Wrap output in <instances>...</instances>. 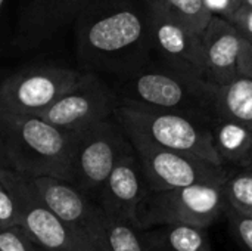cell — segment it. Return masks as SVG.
Returning <instances> with one entry per match:
<instances>
[{"mask_svg":"<svg viewBox=\"0 0 252 251\" xmlns=\"http://www.w3.org/2000/svg\"><path fill=\"white\" fill-rule=\"evenodd\" d=\"M72 25L81 72L112 81L139 71L152 59L142 0H94Z\"/></svg>","mask_w":252,"mask_h":251,"instance_id":"cell-1","label":"cell"},{"mask_svg":"<svg viewBox=\"0 0 252 251\" xmlns=\"http://www.w3.org/2000/svg\"><path fill=\"white\" fill-rule=\"evenodd\" d=\"M118 105H136L188 117L202 126L217 118L211 102V84L151 59L139 71L109 81Z\"/></svg>","mask_w":252,"mask_h":251,"instance_id":"cell-2","label":"cell"},{"mask_svg":"<svg viewBox=\"0 0 252 251\" xmlns=\"http://www.w3.org/2000/svg\"><path fill=\"white\" fill-rule=\"evenodd\" d=\"M0 136L12 172L69 182L75 133L63 132L37 115L0 114Z\"/></svg>","mask_w":252,"mask_h":251,"instance_id":"cell-3","label":"cell"},{"mask_svg":"<svg viewBox=\"0 0 252 251\" xmlns=\"http://www.w3.org/2000/svg\"><path fill=\"white\" fill-rule=\"evenodd\" d=\"M114 118L128 138H137L158 148L190 154L216 166H223L214 151L210 129L188 117L120 104L115 108Z\"/></svg>","mask_w":252,"mask_h":251,"instance_id":"cell-4","label":"cell"},{"mask_svg":"<svg viewBox=\"0 0 252 251\" xmlns=\"http://www.w3.org/2000/svg\"><path fill=\"white\" fill-rule=\"evenodd\" d=\"M84 72L58 62H32L0 75V114L38 115Z\"/></svg>","mask_w":252,"mask_h":251,"instance_id":"cell-5","label":"cell"},{"mask_svg":"<svg viewBox=\"0 0 252 251\" xmlns=\"http://www.w3.org/2000/svg\"><path fill=\"white\" fill-rule=\"evenodd\" d=\"M226 203L221 185H190L167 191H148L139 206L140 231L162 225L210 228L223 217Z\"/></svg>","mask_w":252,"mask_h":251,"instance_id":"cell-6","label":"cell"},{"mask_svg":"<svg viewBox=\"0 0 252 251\" xmlns=\"http://www.w3.org/2000/svg\"><path fill=\"white\" fill-rule=\"evenodd\" d=\"M133 151L131 142L114 117L77 132L69 183L94 201L115 166Z\"/></svg>","mask_w":252,"mask_h":251,"instance_id":"cell-7","label":"cell"},{"mask_svg":"<svg viewBox=\"0 0 252 251\" xmlns=\"http://www.w3.org/2000/svg\"><path fill=\"white\" fill-rule=\"evenodd\" d=\"M0 182L7 188L16 203L21 229L38 249L46 251H100L87 237L53 215L37 197L25 176L9 172Z\"/></svg>","mask_w":252,"mask_h":251,"instance_id":"cell-8","label":"cell"},{"mask_svg":"<svg viewBox=\"0 0 252 251\" xmlns=\"http://www.w3.org/2000/svg\"><path fill=\"white\" fill-rule=\"evenodd\" d=\"M128 141L140 161L149 191H167L190 185H223L233 172V169L216 166L190 154L158 148L137 138H128Z\"/></svg>","mask_w":252,"mask_h":251,"instance_id":"cell-9","label":"cell"},{"mask_svg":"<svg viewBox=\"0 0 252 251\" xmlns=\"http://www.w3.org/2000/svg\"><path fill=\"white\" fill-rule=\"evenodd\" d=\"M118 105L108 80L84 72L83 78L37 117L46 123L77 133L114 117Z\"/></svg>","mask_w":252,"mask_h":251,"instance_id":"cell-10","label":"cell"},{"mask_svg":"<svg viewBox=\"0 0 252 251\" xmlns=\"http://www.w3.org/2000/svg\"><path fill=\"white\" fill-rule=\"evenodd\" d=\"M151 38L152 58L182 72L205 80L201 37L174 21L161 7L142 0Z\"/></svg>","mask_w":252,"mask_h":251,"instance_id":"cell-11","label":"cell"},{"mask_svg":"<svg viewBox=\"0 0 252 251\" xmlns=\"http://www.w3.org/2000/svg\"><path fill=\"white\" fill-rule=\"evenodd\" d=\"M94 0H30L21 10L10 38L13 53H28L49 43L62 28L74 24Z\"/></svg>","mask_w":252,"mask_h":251,"instance_id":"cell-12","label":"cell"},{"mask_svg":"<svg viewBox=\"0 0 252 251\" xmlns=\"http://www.w3.org/2000/svg\"><path fill=\"white\" fill-rule=\"evenodd\" d=\"M27 180L41 203L53 215L81 232L99 249V237L105 222V215L92 198L78 191L69 182L61 179L27 178Z\"/></svg>","mask_w":252,"mask_h":251,"instance_id":"cell-13","label":"cell"},{"mask_svg":"<svg viewBox=\"0 0 252 251\" xmlns=\"http://www.w3.org/2000/svg\"><path fill=\"white\" fill-rule=\"evenodd\" d=\"M148 191L149 188L140 161L133 151L111 172L99 189L94 203L108 219L128 223L140 231L137 210Z\"/></svg>","mask_w":252,"mask_h":251,"instance_id":"cell-14","label":"cell"},{"mask_svg":"<svg viewBox=\"0 0 252 251\" xmlns=\"http://www.w3.org/2000/svg\"><path fill=\"white\" fill-rule=\"evenodd\" d=\"M205 81L213 86H226L239 77L238 59L242 38L227 19L213 16L201 34Z\"/></svg>","mask_w":252,"mask_h":251,"instance_id":"cell-15","label":"cell"},{"mask_svg":"<svg viewBox=\"0 0 252 251\" xmlns=\"http://www.w3.org/2000/svg\"><path fill=\"white\" fill-rule=\"evenodd\" d=\"M213 146L223 166L245 169L252 166V130L245 124L217 117L210 126Z\"/></svg>","mask_w":252,"mask_h":251,"instance_id":"cell-16","label":"cell"},{"mask_svg":"<svg viewBox=\"0 0 252 251\" xmlns=\"http://www.w3.org/2000/svg\"><path fill=\"white\" fill-rule=\"evenodd\" d=\"M142 237L149 251H213L208 229L193 225H162Z\"/></svg>","mask_w":252,"mask_h":251,"instance_id":"cell-17","label":"cell"},{"mask_svg":"<svg viewBox=\"0 0 252 251\" xmlns=\"http://www.w3.org/2000/svg\"><path fill=\"white\" fill-rule=\"evenodd\" d=\"M211 102L217 117L239 121L252 130V78L239 75L226 86L211 84Z\"/></svg>","mask_w":252,"mask_h":251,"instance_id":"cell-18","label":"cell"},{"mask_svg":"<svg viewBox=\"0 0 252 251\" xmlns=\"http://www.w3.org/2000/svg\"><path fill=\"white\" fill-rule=\"evenodd\" d=\"M161 7L174 21L201 37L208 27L213 15L207 10L202 0H149Z\"/></svg>","mask_w":252,"mask_h":251,"instance_id":"cell-19","label":"cell"},{"mask_svg":"<svg viewBox=\"0 0 252 251\" xmlns=\"http://www.w3.org/2000/svg\"><path fill=\"white\" fill-rule=\"evenodd\" d=\"M99 249L100 251H149L142 231L128 223L111 220L106 216L99 237Z\"/></svg>","mask_w":252,"mask_h":251,"instance_id":"cell-20","label":"cell"},{"mask_svg":"<svg viewBox=\"0 0 252 251\" xmlns=\"http://www.w3.org/2000/svg\"><path fill=\"white\" fill-rule=\"evenodd\" d=\"M226 207L252 216V166L236 169L221 185Z\"/></svg>","mask_w":252,"mask_h":251,"instance_id":"cell-21","label":"cell"},{"mask_svg":"<svg viewBox=\"0 0 252 251\" xmlns=\"http://www.w3.org/2000/svg\"><path fill=\"white\" fill-rule=\"evenodd\" d=\"M229 223V228L244 251H252V216L239 213L226 207L223 215Z\"/></svg>","mask_w":252,"mask_h":251,"instance_id":"cell-22","label":"cell"},{"mask_svg":"<svg viewBox=\"0 0 252 251\" xmlns=\"http://www.w3.org/2000/svg\"><path fill=\"white\" fill-rule=\"evenodd\" d=\"M0 251H37V246L25 235L21 226L0 229Z\"/></svg>","mask_w":252,"mask_h":251,"instance_id":"cell-23","label":"cell"},{"mask_svg":"<svg viewBox=\"0 0 252 251\" xmlns=\"http://www.w3.org/2000/svg\"><path fill=\"white\" fill-rule=\"evenodd\" d=\"M19 226V213L16 203L7 188L0 182V229Z\"/></svg>","mask_w":252,"mask_h":251,"instance_id":"cell-24","label":"cell"},{"mask_svg":"<svg viewBox=\"0 0 252 251\" xmlns=\"http://www.w3.org/2000/svg\"><path fill=\"white\" fill-rule=\"evenodd\" d=\"M232 27L241 36V38L247 43L252 44V9L239 6V9L232 15L229 19Z\"/></svg>","mask_w":252,"mask_h":251,"instance_id":"cell-25","label":"cell"},{"mask_svg":"<svg viewBox=\"0 0 252 251\" xmlns=\"http://www.w3.org/2000/svg\"><path fill=\"white\" fill-rule=\"evenodd\" d=\"M202 1L207 10L213 16H219L227 21L241 6V0H202Z\"/></svg>","mask_w":252,"mask_h":251,"instance_id":"cell-26","label":"cell"},{"mask_svg":"<svg viewBox=\"0 0 252 251\" xmlns=\"http://www.w3.org/2000/svg\"><path fill=\"white\" fill-rule=\"evenodd\" d=\"M238 71L239 75L252 78V44L242 41L239 59H238Z\"/></svg>","mask_w":252,"mask_h":251,"instance_id":"cell-27","label":"cell"},{"mask_svg":"<svg viewBox=\"0 0 252 251\" xmlns=\"http://www.w3.org/2000/svg\"><path fill=\"white\" fill-rule=\"evenodd\" d=\"M9 172H12L10 166H9V161H7V157H6V151H4V146H3V141H1V136H0V179L7 175Z\"/></svg>","mask_w":252,"mask_h":251,"instance_id":"cell-28","label":"cell"},{"mask_svg":"<svg viewBox=\"0 0 252 251\" xmlns=\"http://www.w3.org/2000/svg\"><path fill=\"white\" fill-rule=\"evenodd\" d=\"M6 3H7V0H0V22H1L3 13H4V9H6ZM0 53H1V49H0Z\"/></svg>","mask_w":252,"mask_h":251,"instance_id":"cell-29","label":"cell"},{"mask_svg":"<svg viewBox=\"0 0 252 251\" xmlns=\"http://www.w3.org/2000/svg\"><path fill=\"white\" fill-rule=\"evenodd\" d=\"M241 6H245V7H251V9H252V0H241Z\"/></svg>","mask_w":252,"mask_h":251,"instance_id":"cell-30","label":"cell"},{"mask_svg":"<svg viewBox=\"0 0 252 251\" xmlns=\"http://www.w3.org/2000/svg\"><path fill=\"white\" fill-rule=\"evenodd\" d=\"M37 251H46V250H41V249H38V247H37Z\"/></svg>","mask_w":252,"mask_h":251,"instance_id":"cell-31","label":"cell"}]
</instances>
